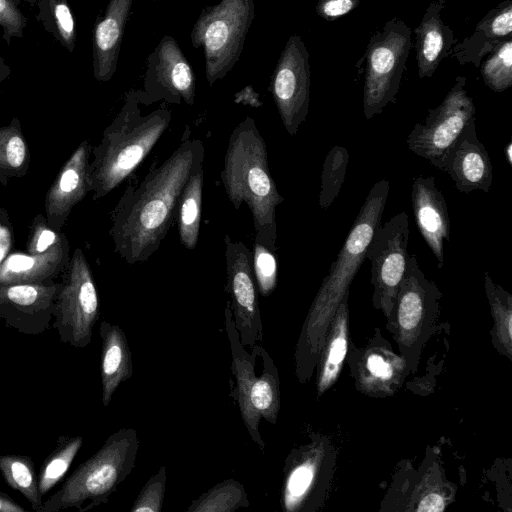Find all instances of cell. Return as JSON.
I'll return each mask as SVG.
<instances>
[{
  "label": "cell",
  "mask_w": 512,
  "mask_h": 512,
  "mask_svg": "<svg viewBox=\"0 0 512 512\" xmlns=\"http://www.w3.org/2000/svg\"><path fill=\"white\" fill-rule=\"evenodd\" d=\"M205 148L185 127L179 146L119 200L112 218L115 252L128 264L147 261L159 249L174 220L191 173L204 164Z\"/></svg>",
  "instance_id": "1"
},
{
  "label": "cell",
  "mask_w": 512,
  "mask_h": 512,
  "mask_svg": "<svg viewBox=\"0 0 512 512\" xmlns=\"http://www.w3.org/2000/svg\"><path fill=\"white\" fill-rule=\"evenodd\" d=\"M389 190L390 182L387 179L377 181L370 188L345 242L319 288L297 345L295 359L299 378L310 376L322 346V325L334 315L365 261L369 242L381 223Z\"/></svg>",
  "instance_id": "2"
},
{
  "label": "cell",
  "mask_w": 512,
  "mask_h": 512,
  "mask_svg": "<svg viewBox=\"0 0 512 512\" xmlns=\"http://www.w3.org/2000/svg\"><path fill=\"white\" fill-rule=\"evenodd\" d=\"M220 178L234 209L242 204L249 208L254 239L277 246L276 208L284 197L272 178L267 146L253 118H244L230 134Z\"/></svg>",
  "instance_id": "3"
},
{
  "label": "cell",
  "mask_w": 512,
  "mask_h": 512,
  "mask_svg": "<svg viewBox=\"0 0 512 512\" xmlns=\"http://www.w3.org/2000/svg\"><path fill=\"white\" fill-rule=\"evenodd\" d=\"M138 90L126 93L123 106L94 149L88 178L94 198L106 196L148 156L172 120L164 105L143 114Z\"/></svg>",
  "instance_id": "4"
},
{
  "label": "cell",
  "mask_w": 512,
  "mask_h": 512,
  "mask_svg": "<svg viewBox=\"0 0 512 512\" xmlns=\"http://www.w3.org/2000/svg\"><path fill=\"white\" fill-rule=\"evenodd\" d=\"M140 441L135 429L112 433L90 458L78 466L61 488L43 502L39 512L76 509L85 512L106 504L131 474Z\"/></svg>",
  "instance_id": "5"
},
{
  "label": "cell",
  "mask_w": 512,
  "mask_h": 512,
  "mask_svg": "<svg viewBox=\"0 0 512 512\" xmlns=\"http://www.w3.org/2000/svg\"><path fill=\"white\" fill-rule=\"evenodd\" d=\"M254 16V0H221L201 10L190 38L194 48L203 49L209 85L223 79L238 62Z\"/></svg>",
  "instance_id": "6"
},
{
  "label": "cell",
  "mask_w": 512,
  "mask_h": 512,
  "mask_svg": "<svg viewBox=\"0 0 512 512\" xmlns=\"http://www.w3.org/2000/svg\"><path fill=\"white\" fill-rule=\"evenodd\" d=\"M411 36L410 27L394 17L370 37L364 55L363 112L367 120L394 102L412 47Z\"/></svg>",
  "instance_id": "7"
},
{
  "label": "cell",
  "mask_w": 512,
  "mask_h": 512,
  "mask_svg": "<svg viewBox=\"0 0 512 512\" xmlns=\"http://www.w3.org/2000/svg\"><path fill=\"white\" fill-rule=\"evenodd\" d=\"M466 80L457 76L442 102L428 111L423 122L414 125L406 140L410 151L440 170L449 147L465 126L475 121L476 108Z\"/></svg>",
  "instance_id": "8"
},
{
  "label": "cell",
  "mask_w": 512,
  "mask_h": 512,
  "mask_svg": "<svg viewBox=\"0 0 512 512\" xmlns=\"http://www.w3.org/2000/svg\"><path fill=\"white\" fill-rule=\"evenodd\" d=\"M52 328L62 343L75 348L88 346L99 318V299L92 272L80 249H76L68 277L55 301Z\"/></svg>",
  "instance_id": "9"
},
{
  "label": "cell",
  "mask_w": 512,
  "mask_h": 512,
  "mask_svg": "<svg viewBox=\"0 0 512 512\" xmlns=\"http://www.w3.org/2000/svg\"><path fill=\"white\" fill-rule=\"evenodd\" d=\"M409 233L408 215L399 212L377 226L365 254V259L371 263L373 304L388 318L409 257Z\"/></svg>",
  "instance_id": "10"
},
{
  "label": "cell",
  "mask_w": 512,
  "mask_h": 512,
  "mask_svg": "<svg viewBox=\"0 0 512 512\" xmlns=\"http://www.w3.org/2000/svg\"><path fill=\"white\" fill-rule=\"evenodd\" d=\"M309 53L302 38L291 35L270 78L269 91L289 135L297 134L310 103Z\"/></svg>",
  "instance_id": "11"
},
{
  "label": "cell",
  "mask_w": 512,
  "mask_h": 512,
  "mask_svg": "<svg viewBox=\"0 0 512 512\" xmlns=\"http://www.w3.org/2000/svg\"><path fill=\"white\" fill-rule=\"evenodd\" d=\"M141 104L158 101L193 105L196 77L181 47L172 36L165 35L148 55L143 89L138 90Z\"/></svg>",
  "instance_id": "12"
},
{
  "label": "cell",
  "mask_w": 512,
  "mask_h": 512,
  "mask_svg": "<svg viewBox=\"0 0 512 512\" xmlns=\"http://www.w3.org/2000/svg\"><path fill=\"white\" fill-rule=\"evenodd\" d=\"M441 292L426 278L415 254L409 255L395 303L389 316L396 329L399 343L407 349L416 346L439 311ZM399 344V345H400Z\"/></svg>",
  "instance_id": "13"
},
{
  "label": "cell",
  "mask_w": 512,
  "mask_h": 512,
  "mask_svg": "<svg viewBox=\"0 0 512 512\" xmlns=\"http://www.w3.org/2000/svg\"><path fill=\"white\" fill-rule=\"evenodd\" d=\"M225 241L227 290L235 327L241 343L252 348L262 341L263 326L252 268V253L241 241L228 235Z\"/></svg>",
  "instance_id": "14"
},
{
  "label": "cell",
  "mask_w": 512,
  "mask_h": 512,
  "mask_svg": "<svg viewBox=\"0 0 512 512\" xmlns=\"http://www.w3.org/2000/svg\"><path fill=\"white\" fill-rule=\"evenodd\" d=\"M62 284L0 285V320L19 333L36 336L52 327L55 301Z\"/></svg>",
  "instance_id": "15"
},
{
  "label": "cell",
  "mask_w": 512,
  "mask_h": 512,
  "mask_svg": "<svg viewBox=\"0 0 512 512\" xmlns=\"http://www.w3.org/2000/svg\"><path fill=\"white\" fill-rule=\"evenodd\" d=\"M442 171L450 176L460 192L490 190L493 181L492 162L477 136L475 121L467 124L449 147Z\"/></svg>",
  "instance_id": "16"
},
{
  "label": "cell",
  "mask_w": 512,
  "mask_h": 512,
  "mask_svg": "<svg viewBox=\"0 0 512 512\" xmlns=\"http://www.w3.org/2000/svg\"><path fill=\"white\" fill-rule=\"evenodd\" d=\"M411 202L417 228L435 256L438 268L444 264V242L450 239V217L446 200L433 176L413 179Z\"/></svg>",
  "instance_id": "17"
},
{
  "label": "cell",
  "mask_w": 512,
  "mask_h": 512,
  "mask_svg": "<svg viewBox=\"0 0 512 512\" xmlns=\"http://www.w3.org/2000/svg\"><path fill=\"white\" fill-rule=\"evenodd\" d=\"M133 0H109L102 16L95 21L92 37L93 75L100 82L116 72L126 21Z\"/></svg>",
  "instance_id": "18"
},
{
  "label": "cell",
  "mask_w": 512,
  "mask_h": 512,
  "mask_svg": "<svg viewBox=\"0 0 512 512\" xmlns=\"http://www.w3.org/2000/svg\"><path fill=\"white\" fill-rule=\"evenodd\" d=\"M225 328L231 350L232 372L236 379L235 389L231 395L236 400L243 423L252 440L263 449L265 444L261 437L259 426L255 420L250 404V393L257 377L255 375V358L259 354V344L252 346L249 354L241 343L239 333L233 320L230 301L224 309Z\"/></svg>",
  "instance_id": "19"
},
{
  "label": "cell",
  "mask_w": 512,
  "mask_h": 512,
  "mask_svg": "<svg viewBox=\"0 0 512 512\" xmlns=\"http://www.w3.org/2000/svg\"><path fill=\"white\" fill-rule=\"evenodd\" d=\"M445 3L446 0L431 1L414 31L420 79L431 78L457 42L453 30L442 19Z\"/></svg>",
  "instance_id": "20"
},
{
  "label": "cell",
  "mask_w": 512,
  "mask_h": 512,
  "mask_svg": "<svg viewBox=\"0 0 512 512\" xmlns=\"http://www.w3.org/2000/svg\"><path fill=\"white\" fill-rule=\"evenodd\" d=\"M509 37H512V0H505L477 23L471 35L456 42L449 56L460 65L479 67L483 59Z\"/></svg>",
  "instance_id": "21"
},
{
  "label": "cell",
  "mask_w": 512,
  "mask_h": 512,
  "mask_svg": "<svg viewBox=\"0 0 512 512\" xmlns=\"http://www.w3.org/2000/svg\"><path fill=\"white\" fill-rule=\"evenodd\" d=\"M90 146L84 141L64 164L47 194L46 210L51 221L62 220L90 190Z\"/></svg>",
  "instance_id": "22"
},
{
  "label": "cell",
  "mask_w": 512,
  "mask_h": 512,
  "mask_svg": "<svg viewBox=\"0 0 512 512\" xmlns=\"http://www.w3.org/2000/svg\"><path fill=\"white\" fill-rule=\"evenodd\" d=\"M102 339L100 376L102 404L107 407L119 385L133 375L132 354L123 329L102 321L99 327Z\"/></svg>",
  "instance_id": "23"
},
{
  "label": "cell",
  "mask_w": 512,
  "mask_h": 512,
  "mask_svg": "<svg viewBox=\"0 0 512 512\" xmlns=\"http://www.w3.org/2000/svg\"><path fill=\"white\" fill-rule=\"evenodd\" d=\"M285 469L282 489V507L287 512L300 510L315 481L318 453L312 449L293 452Z\"/></svg>",
  "instance_id": "24"
},
{
  "label": "cell",
  "mask_w": 512,
  "mask_h": 512,
  "mask_svg": "<svg viewBox=\"0 0 512 512\" xmlns=\"http://www.w3.org/2000/svg\"><path fill=\"white\" fill-rule=\"evenodd\" d=\"M204 186V164L198 166L189 176L181 192L176 221L182 245L193 250L198 244L202 214Z\"/></svg>",
  "instance_id": "25"
},
{
  "label": "cell",
  "mask_w": 512,
  "mask_h": 512,
  "mask_svg": "<svg viewBox=\"0 0 512 512\" xmlns=\"http://www.w3.org/2000/svg\"><path fill=\"white\" fill-rule=\"evenodd\" d=\"M348 294L338 305L332 322V328L328 337V344L326 346L325 354H323L319 379H318V393L322 394L328 389L337 379L339 372L342 368L348 347V308H347Z\"/></svg>",
  "instance_id": "26"
},
{
  "label": "cell",
  "mask_w": 512,
  "mask_h": 512,
  "mask_svg": "<svg viewBox=\"0 0 512 512\" xmlns=\"http://www.w3.org/2000/svg\"><path fill=\"white\" fill-rule=\"evenodd\" d=\"M262 372L257 377L250 393V404L255 420L260 424L263 418L271 424L277 421L280 410V388L278 370L269 353L259 345Z\"/></svg>",
  "instance_id": "27"
},
{
  "label": "cell",
  "mask_w": 512,
  "mask_h": 512,
  "mask_svg": "<svg viewBox=\"0 0 512 512\" xmlns=\"http://www.w3.org/2000/svg\"><path fill=\"white\" fill-rule=\"evenodd\" d=\"M56 245L32 256L13 255L0 266V285L43 283L56 272Z\"/></svg>",
  "instance_id": "28"
},
{
  "label": "cell",
  "mask_w": 512,
  "mask_h": 512,
  "mask_svg": "<svg viewBox=\"0 0 512 512\" xmlns=\"http://www.w3.org/2000/svg\"><path fill=\"white\" fill-rule=\"evenodd\" d=\"M35 10L38 23L63 48L72 53L76 45V26L68 0H25Z\"/></svg>",
  "instance_id": "29"
},
{
  "label": "cell",
  "mask_w": 512,
  "mask_h": 512,
  "mask_svg": "<svg viewBox=\"0 0 512 512\" xmlns=\"http://www.w3.org/2000/svg\"><path fill=\"white\" fill-rule=\"evenodd\" d=\"M0 472L6 484L19 491L29 501L33 510L39 512L43 501L32 459L26 455H2Z\"/></svg>",
  "instance_id": "30"
},
{
  "label": "cell",
  "mask_w": 512,
  "mask_h": 512,
  "mask_svg": "<svg viewBox=\"0 0 512 512\" xmlns=\"http://www.w3.org/2000/svg\"><path fill=\"white\" fill-rule=\"evenodd\" d=\"M245 487L235 479H226L192 501L188 512H234L249 507Z\"/></svg>",
  "instance_id": "31"
},
{
  "label": "cell",
  "mask_w": 512,
  "mask_h": 512,
  "mask_svg": "<svg viewBox=\"0 0 512 512\" xmlns=\"http://www.w3.org/2000/svg\"><path fill=\"white\" fill-rule=\"evenodd\" d=\"M82 445V436L58 438L54 450L44 460L37 477L42 497L64 477Z\"/></svg>",
  "instance_id": "32"
},
{
  "label": "cell",
  "mask_w": 512,
  "mask_h": 512,
  "mask_svg": "<svg viewBox=\"0 0 512 512\" xmlns=\"http://www.w3.org/2000/svg\"><path fill=\"white\" fill-rule=\"evenodd\" d=\"M484 280L486 295L495 322L497 343L511 358L512 296L500 285L495 284L488 272H485Z\"/></svg>",
  "instance_id": "33"
},
{
  "label": "cell",
  "mask_w": 512,
  "mask_h": 512,
  "mask_svg": "<svg viewBox=\"0 0 512 512\" xmlns=\"http://www.w3.org/2000/svg\"><path fill=\"white\" fill-rule=\"evenodd\" d=\"M479 67L485 85L492 91L509 89L512 86V37L495 47Z\"/></svg>",
  "instance_id": "34"
},
{
  "label": "cell",
  "mask_w": 512,
  "mask_h": 512,
  "mask_svg": "<svg viewBox=\"0 0 512 512\" xmlns=\"http://www.w3.org/2000/svg\"><path fill=\"white\" fill-rule=\"evenodd\" d=\"M349 154L345 147L334 146L327 154L321 174L319 205L329 207L338 196L346 174Z\"/></svg>",
  "instance_id": "35"
},
{
  "label": "cell",
  "mask_w": 512,
  "mask_h": 512,
  "mask_svg": "<svg viewBox=\"0 0 512 512\" xmlns=\"http://www.w3.org/2000/svg\"><path fill=\"white\" fill-rule=\"evenodd\" d=\"M252 268L258 292L263 297L269 296L278 282L277 246L254 239Z\"/></svg>",
  "instance_id": "36"
},
{
  "label": "cell",
  "mask_w": 512,
  "mask_h": 512,
  "mask_svg": "<svg viewBox=\"0 0 512 512\" xmlns=\"http://www.w3.org/2000/svg\"><path fill=\"white\" fill-rule=\"evenodd\" d=\"M166 485V466L162 465L142 487L130 512H161Z\"/></svg>",
  "instance_id": "37"
},
{
  "label": "cell",
  "mask_w": 512,
  "mask_h": 512,
  "mask_svg": "<svg viewBox=\"0 0 512 512\" xmlns=\"http://www.w3.org/2000/svg\"><path fill=\"white\" fill-rule=\"evenodd\" d=\"M21 0H0V28L2 38L9 46L12 39H22L27 18L20 9Z\"/></svg>",
  "instance_id": "38"
},
{
  "label": "cell",
  "mask_w": 512,
  "mask_h": 512,
  "mask_svg": "<svg viewBox=\"0 0 512 512\" xmlns=\"http://www.w3.org/2000/svg\"><path fill=\"white\" fill-rule=\"evenodd\" d=\"M26 158V145L22 137L9 129L0 132V165L16 169Z\"/></svg>",
  "instance_id": "39"
},
{
  "label": "cell",
  "mask_w": 512,
  "mask_h": 512,
  "mask_svg": "<svg viewBox=\"0 0 512 512\" xmlns=\"http://www.w3.org/2000/svg\"><path fill=\"white\" fill-rule=\"evenodd\" d=\"M363 366L372 382L388 383L395 376L396 365L393 364L389 355H384L382 352H369Z\"/></svg>",
  "instance_id": "40"
},
{
  "label": "cell",
  "mask_w": 512,
  "mask_h": 512,
  "mask_svg": "<svg viewBox=\"0 0 512 512\" xmlns=\"http://www.w3.org/2000/svg\"><path fill=\"white\" fill-rule=\"evenodd\" d=\"M359 3L360 0H319L315 9L318 16L333 21L350 13Z\"/></svg>",
  "instance_id": "41"
},
{
  "label": "cell",
  "mask_w": 512,
  "mask_h": 512,
  "mask_svg": "<svg viewBox=\"0 0 512 512\" xmlns=\"http://www.w3.org/2000/svg\"><path fill=\"white\" fill-rule=\"evenodd\" d=\"M56 243L57 235L52 230L39 226L33 233L28 250L31 254H39L47 251Z\"/></svg>",
  "instance_id": "42"
},
{
  "label": "cell",
  "mask_w": 512,
  "mask_h": 512,
  "mask_svg": "<svg viewBox=\"0 0 512 512\" xmlns=\"http://www.w3.org/2000/svg\"><path fill=\"white\" fill-rule=\"evenodd\" d=\"M445 508V501L438 493H429L425 495L418 503L417 511L440 512Z\"/></svg>",
  "instance_id": "43"
},
{
  "label": "cell",
  "mask_w": 512,
  "mask_h": 512,
  "mask_svg": "<svg viewBox=\"0 0 512 512\" xmlns=\"http://www.w3.org/2000/svg\"><path fill=\"white\" fill-rule=\"evenodd\" d=\"M235 102H241L253 107H259L262 105V103L259 101L258 95L253 91V89H250V87H247L235 95Z\"/></svg>",
  "instance_id": "44"
},
{
  "label": "cell",
  "mask_w": 512,
  "mask_h": 512,
  "mask_svg": "<svg viewBox=\"0 0 512 512\" xmlns=\"http://www.w3.org/2000/svg\"><path fill=\"white\" fill-rule=\"evenodd\" d=\"M0 512H26V510L8 494L0 492Z\"/></svg>",
  "instance_id": "45"
},
{
  "label": "cell",
  "mask_w": 512,
  "mask_h": 512,
  "mask_svg": "<svg viewBox=\"0 0 512 512\" xmlns=\"http://www.w3.org/2000/svg\"><path fill=\"white\" fill-rule=\"evenodd\" d=\"M11 69L5 60L0 56V82L10 75Z\"/></svg>",
  "instance_id": "46"
},
{
  "label": "cell",
  "mask_w": 512,
  "mask_h": 512,
  "mask_svg": "<svg viewBox=\"0 0 512 512\" xmlns=\"http://www.w3.org/2000/svg\"><path fill=\"white\" fill-rule=\"evenodd\" d=\"M506 157L509 165H512V144L509 142L505 147Z\"/></svg>",
  "instance_id": "47"
}]
</instances>
